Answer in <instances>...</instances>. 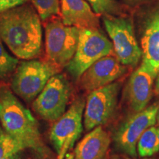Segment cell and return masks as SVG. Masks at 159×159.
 Segmentation results:
<instances>
[{"mask_svg": "<svg viewBox=\"0 0 159 159\" xmlns=\"http://www.w3.org/2000/svg\"><path fill=\"white\" fill-rule=\"evenodd\" d=\"M41 20L33 5L27 3L0 13V38L17 57L31 60L41 55Z\"/></svg>", "mask_w": 159, "mask_h": 159, "instance_id": "6da1fadb", "label": "cell"}, {"mask_svg": "<svg viewBox=\"0 0 159 159\" xmlns=\"http://www.w3.org/2000/svg\"><path fill=\"white\" fill-rule=\"evenodd\" d=\"M0 123L6 134L31 149L41 158L48 154L39 129V124L11 90L0 86Z\"/></svg>", "mask_w": 159, "mask_h": 159, "instance_id": "7a4b0ae2", "label": "cell"}, {"mask_svg": "<svg viewBox=\"0 0 159 159\" xmlns=\"http://www.w3.org/2000/svg\"><path fill=\"white\" fill-rule=\"evenodd\" d=\"M59 71L60 68L48 61L25 60L16 69L12 78V91L27 102H30Z\"/></svg>", "mask_w": 159, "mask_h": 159, "instance_id": "3957f363", "label": "cell"}, {"mask_svg": "<svg viewBox=\"0 0 159 159\" xmlns=\"http://www.w3.org/2000/svg\"><path fill=\"white\" fill-rule=\"evenodd\" d=\"M80 29L66 25L61 17H53L45 24V49L47 61L58 67H66L76 52Z\"/></svg>", "mask_w": 159, "mask_h": 159, "instance_id": "277c9868", "label": "cell"}, {"mask_svg": "<svg viewBox=\"0 0 159 159\" xmlns=\"http://www.w3.org/2000/svg\"><path fill=\"white\" fill-rule=\"evenodd\" d=\"M112 53V43L99 28L80 29L76 52L66 68L74 78L79 79L93 63Z\"/></svg>", "mask_w": 159, "mask_h": 159, "instance_id": "5b68a950", "label": "cell"}, {"mask_svg": "<svg viewBox=\"0 0 159 159\" xmlns=\"http://www.w3.org/2000/svg\"><path fill=\"white\" fill-rule=\"evenodd\" d=\"M71 94V87L63 75H55L35 97L33 111L47 122H54L66 112Z\"/></svg>", "mask_w": 159, "mask_h": 159, "instance_id": "8992f818", "label": "cell"}, {"mask_svg": "<svg viewBox=\"0 0 159 159\" xmlns=\"http://www.w3.org/2000/svg\"><path fill=\"white\" fill-rule=\"evenodd\" d=\"M103 23L112 40L114 52L125 66H136L142 58V49L135 37L134 26L129 18L105 16Z\"/></svg>", "mask_w": 159, "mask_h": 159, "instance_id": "52a82bcc", "label": "cell"}, {"mask_svg": "<svg viewBox=\"0 0 159 159\" xmlns=\"http://www.w3.org/2000/svg\"><path fill=\"white\" fill-rule=\"evenodd\" d=\"M120 88V83L114 82L89 93L83 113L87 131L102 126L110 120L116 111Z\"/></svg>", "mask_w": 159, "mask_h": 159, "instance_id": "ba28073f", "label": "cell"}, {"mask_svg": "<svg viewBox=\"0 0 159 159\" xmlns=\"http://www.w3.org/2000/svg\"><path fill=\"white\" fill-rule=\"evenodd\" d=\"M85 105V100L83 98L77 99L51 127L49 140L57 154L63 148L69 150L72 148L82 134Z\"/></svg>", "mask_w": 159, "mask_h": 159, "instance_id": "9c48e42d", "label": "cell"}, {"mask_svg": "<svg viewBox=\"0 0 159 159\" xmlns=\"http://www.w3.org/2000/svg\"><path fill=\"white\" fill-rule=\"evenodd\" d=\"M158 105H152L125 120L114 135L116 148L131 157L137 155V143L143 133L156 124Z\"/></svg>", "mask_w": 159, "mask_h": 159, "instance_id": "30bf717a", "label": "cell"}, {"mask_svg": "<svg viewBox=\"0 0 159 159\" xmlns=\"http://www.w3.org/2000/svg\"><path fill=\"white\" fill-rule=\"evenodd\" d=\"M126 71L127 68L114 52L93 63L80 77V83L84 90L91 92L114 83Z\"/></svg>", "mask_w": 159, "mask_h": 159, "instance_id": "8fae6325", "label": "cell"}, {"mask_svg": "<svg viewBox=\"0 0 159 159\" xmlns=\"http://www.w3.org/2000/svg\"><path fill=\"white\" fill-rule=\"evenodd\" d=\"M157 75L142 64L131 75L126 87V97L135 113L147 108L153 92V82Z\"/></svg>", "mask_w": 159, "mask_h": 159, "instance_id": "7c38bea8", "label": "cell"}, {"mask_svg": "<svg viewBox=\"0 0 159 159\" xmlns=\"http://www.w3.org/2000/svg\"><path fill=\"white\" fill-rule=\"evenodd\" d=\"M142 64L154 75L159 72V7L148 17L141 40Z\"/></svg>", "mask_w": 159, "mask_h": 159, "instance_id": "4fadbf2b", "label": "cell"}, {"mask_svg": "<svg viewBox=\"0 0 159 159\" xmlns=\"http://www.w3.org/2000/svg\"><path fill=\"white\" fill-rule=\"evenodd\" d=\"M60 17L64 25L79 29L99 27V16L85 0H61Z\"/></svg>", "mask_w": 159, "mask_h": 159, "instance_id": "5bb4252c", "label": "cell"}, {"mask_svg": "<svg viewBox=\"0 0 159 159\" xmlns=\"http://www.w3.org/2000/svg\"><path fill=\"white\" fill-rule=\"evenodd\" d=\"M111 142L108 133L102 126L96 127L77 144L74 159H106Z\"/></svg>", "mask_w": 159, "mask_h": 159, "instance_id": "9a60e30c", "label": "cell"}, {"mask_svg": "<svg viewBox=\"0 0 159 159\" xmlns=\"http://www.w3.org/2000/svg\"><path fill=\"white\" fill-rule=\"evenodd\" d=\"M137 152L141 158L153 156L159 152V127L152 125L147 129L137 143Z\"/></svg>", "mask_w": 159, "mask_h": 159, "instance_id": "2e32d148", "label": "cell"}, {"mask_svg": "<svg viewBox=\"0 0 159 159\" xmlns=\"http://www.w3.org/2000/svg\"><path fill=\"white\" fill-rule=\"evenodd\" d=\"M31 2L42 21L60 16L61 0H31Z\"/></svg>", "mask_w": 159, "mask_h": 159, "instance_id": "e0dca14e", "label": "cell"}, {"mask_svg": "<svg viewBox=\"0 0 159 159\" xmlns=\"http://www.w3.org/2000/svg\"><path fill=\"white\" fill-rule=\"evenodd\" d=\"M26 149L25 146L19 141L13 138L4 130L0 133V159L12 155L19 153Z\"/></svg>", "mask_w": 159, "mask_h": 159, "instance_id": "ac0fdd59", "label": "cell"}, {"mask_svg": "<svg viewBox=\"0 0 159 159\" xmlns=\"http://www.w3.org/2000/svg\"><path fill=\"white\" fill-rule=\"evenodd\" d=\"M19 60L11 56L4 47L1 38H0V79L5 80L16 71Z\"/></svg>", "mask_w": 159, "mask_h": 159, "instance_id": "d6986e66", "label": "cell"}, {"mask_svg": "<svg viewBox=\"0 0 159 159\" xmlns=\"http://www.w3.org/2000/svg\"><path fill=\"white\" fill-rule=\"evenodd\" d=\"M95 13L99 16L119 14V6L116 0H86Z\"/></svg>", "mask_w": 159, "mask_h": 159, "instance_id": "ffe728a7", "label": "cell"}, {"mask_svg": "<svg viewBox=\"0 0 159 159\" xmlns=\"http://www.w3.org/2000/svg\"><path fill=\"white\" fill-rule=\"evenodd\" d=\"M29 0H0V13L27 3Z\"/></svg>", "mask_w": 159, "mask_h": 159, "instance_id": "44dd1931", "label": "cell"}, {"mask_svg": "<svg viewBox=\"0 0 159 159\" xmlns=\"http://www.w3.org/2000/svg\"><path fill=\"white\" fill-rule=\"evenodd\" d=\"M155 91L157 94L159 96V72L158 75L156 76V85H155Z\"/></svg>", "mask_w": 159, "mask_h": 159, "instance_id": "7402d4cb", "label": "cell"}, {"mask_svg": "<svg viewBox=\"0 0 159 159\" xmlns=\"http://www.w3.org/2000/svg\"><path fill=\"white\" fill-rule=\"evenodd\" d=\"M66 152H67L66 149H63V150H61V152L58 154V156H57V159H65L66 155Z\"/></svg>", "mask_w": 159, "mask_h": 159, "instance_id": "603a6c76", "label": "cell"}, {"mask_svg": "<svg viewBox=\"0 0 159 159\" xmlns=\"http://www.w3.org/2000/svg\"><path fill=\"white\" fill-rule=\"evenodd\" d=\"M2 159H21V156H20L19 152V153H16V154L12 155V156L5 157V158H4Z\"/></svg>", "mask_w": 159, "mask_h": 159, "instance_id": "cb8c5ba5", "label": "cell"}, {"mask_svg": "<svg viewBox=\"0 0 159 159\" xmlns=\"http://www.w3.org/2000/svg\"><path fill=\"white\" fill-rule=\"evenodd\" d=\"M65 159H74V155L71 153H69L66 155Z\"/></svg>", "mask_w": 159, "mask_h": 159, "instance_id": "d4e9b609", "label": "cell"}, {"mask_svg": "<svg viewBox=\"0 0 159 159\" xmlns=\"http://www.w3.org/2000/svg\"><path fill=\"white\" fill-rule=\"evenodd\" d=\"M156 122L158 123V126L159 127V105H158V111H157V115H156Z\"/></svg>", "mask_w": 159, "mask_h": 159, "instance_id": "484cf974", "label": "cell"}, {"mask_svg": "<svg viewBox=\"0 0 159 159\" xmlns=\"http://www.w3.org/2000/svg\"><path fill=\"white\" fill-rule=\"evenodd\" d=\"M128 159H130V158H128ZM140 159H151V158H148V157H147V158H140Z\"/></svg>", "mask_w": 159, "mask_h": 159, "instance_id": "4316f807", "label": "cell"}, {"mask_svg": "<svg viewBox=\"0 0 159 159\" xmlns=\"http://www.w3.org/2000/svg\"><path fill=\"white\" fill-rule=\"evenodd\" d=\"M130 1H139V0H130Z\"/></svg>", "mask_w": 159, "mask_h": 159, "instance_id": "83f0119b", "label": "cell"}, {"mask_svg": "<svg viewBox=\"0 0 159 159\" xmlns=\"http://www.w3.org/2000/svg\"><path fill=\"white\" fill-rule=\"evenodd\" d=\"M1 131H2V129H1V128H0V133H1Z\"/></svg>", "mask_w": 159, "mask_h": 159, "instance_id": "f1b7e54d", "label": "cell"}, {"mask_svg": "<svg viewBox=\"0 0 159 159\" xmlns=\"http://www.w3.org/2000/svg\"><path fill=\"white\" fill-rule=\"evenodd\" d=\"M114 159H119V158H114Z\"/></svg>", "mask_w": 159, "mask_h": 159, "instance_id": "f546056e", "label": "cell"}, {"mask_svg": "<svg viewBox=\"0 0 159 159\" xmlns=\"http://www.w3.org/2000/svg\"><path fill=\"white\" fill-rule=\"evenodd\" d=\"M158 159H159V157H158Z\"/></svg>", "mask_w": 159, "mask_h": 159, "instance_id": "4dcf8cb0", "label": "cell"}]
</instances>
